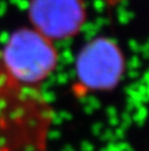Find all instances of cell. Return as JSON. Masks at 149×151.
<instances>
[{"instance_id":"obj_3","label":"cell","mask_w":149,"mask_h":151,"mask_svg":"<svg viewBox=\"0 0 149 151\" xmlns=\"http://www.w3.org/2000/svg\"><path fill=\"white\" fill-rule=\"evenodd\" d=\"M27 15L31 27L47 39H70L86 22V0H29Z\"/></svg>"},{"instance_id":"obj_2","label":"cell","mask_w":149,"mask_h":151,"mask_svg":"<svg viewBox=\"0 0 149 151\" xmlns=\"http://www.w3.org/2000/svg\"><path fill=\"white\" fill-rule=\"evenodd\" d=\"M124 55L110 38L97 37L87 42L75 61L76 88L88 91H110L118 85L124 73Z\"/></svg>"},{"instance_id":"obj_1","label":"cell","mask_w":149,"mask_h":151,"mask_svg":"<svg viewBox=\"0 0 149 151\" xmlns=\"http://www.w3.org/2000/svg\"><path fill=\"white\" fill-rule=\"evenodd\" d=\"M57 61L54 41L31 26L14 31L0 48V71L15 91L38 90L55 71Z\"/></svg>"}]
</instances>
